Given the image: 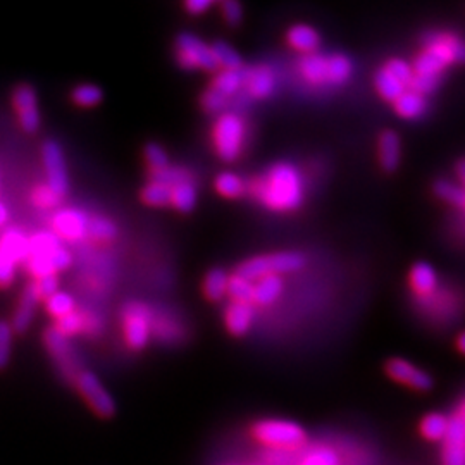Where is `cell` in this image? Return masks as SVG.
I'll list each match as a JSON object with an SVG mask.
<instances>
[{"label":"cell","instance_id":"obj_22","mask_svg":"<svg viewBox=\"0 0 465 465\" xmlns=\"http://www.w3.org/2000/svg\"><path fill=\"white\" fill-rule=\"evenodd\" d=\"M378 150H380V163H381L382 169L388 173H393L399 167L400 159H401L399 134L395 132H384L380 136Z\"/></svg>","mask_w":465,"mask_h":465},{"label":"cell","instance_id":"obj_15","mask_svg":"<svg viewBox=\"0 0 465 465\" xmlns=\"http://www.w3.org/2000/svg\"><path fill=\"white\" fill-rule=\"evenodd\" d=\"M88 223L90 219L86 214L74 209H63L55 213V216L52 219L54 230L67 240H80L84 234H88Z\"/></svg>","mask_w":465,"mask_h":465},{"label":"cell","instance_id":"obj_25","mask_svg":"<svg viewBox=\"0 0 465 465\" xmlns=\"http://www.w3.org/2000/svg\"><path fill=\"white\" fill-rule=\"evenodd\" d=\"M171 203L174 209L180 213H192L197 205V188L192 182H183V183L174 184L171 188Z\"/></svg>","mask_w":465,"mask_h":465},{"label":"cell","instance_id":"obj_47","mask_svg":"<svg viewBox=\"0 0 465 465\" xmlns=\"http://www.w3.org/2000/svg\"><path fill=\"white\" fill-rule=\"evenodd\" d=\"M35 292L38 295V299H49L54 293H57L59 290V280L55 274H49V276H44V278H38L34 282Z\"/></svg>","mask_w":465,"mask_h":465},{"label":"cell","instance_id":"obj_12","mask_svg":"<svg viewBox=\"0 0 465 465\" xmlns=\"http://www.w3.org/2000/svg\"><path fill=\"white\" fill-rule=\"evenodd\" d=\"M441 443V465H465L464 417L457 414L450 419L449 432Z\"/></svg>","mask_w":465,"mask_h":465},{"label":"cell","instance_id":"obj_9","mask_svg":"<svg viewBox=\"0 0 465 465\" xmlns=\"http://www.w3.org/2000/svg\"><path fill=\"white\" fill-rule=\"evenodd\" d=\"M152 332V319L147 307L132 303L124 309V338L128 347L143 350L147 347Z\"/></svg>","mask_w":465,"mask_h":465},{"label":"cell","instance_id":"obj_18","mask_svg":"<svg viewBox=\"0 0 465 465\" xmlns=\"http://www.w3.org/2000/svg\"><path fill=\"white\" fill-rule=\"evenodd\" d=\"M245 86L252 97L266 99L269 95H272L276 88V76L271 67H252L249 71H245Z\"/></svg>","mask_w":465,"mask_h":465},{"label":"cell","instance_id":"obj_6","mask_svg":"<svg viewBox=\"0 0 465 465\" xmlns=\"http://www.w3.org/2000/svg\"><path fill=\"white\" fill-rule=\"evenodd\" d=\"M74 384H76V390L80 391L82 399L84 400V403L94 411L95 416L100 419H113L116 416V400L107 391V388L102 384L94 372L82 371L76 376Z\"/></svg>","mask_w":465,"mask_h":465},{"label":"cell","instance_id":"obj_8","mask_svg":"<svg viewBox=\"0 0 465 465\" xmlns=\"http://www.w3.org/2000/svg\"><path fill=\"white\" fill-rule=\"evenodd\" d=\"M176 59H178V64L188 71H193V69L216 71L217 69L213 50L202 38L193 34L178 35Z\"/></svg>","mask_w":465,"mask_h":465},{"label":"cell","instance_id":"obj_23","mask_svg":"<svg viewBox=\"0 0 465 465\" xmlns=\"http://www.w3.org/2000/svg\"><path fill=\"white\" fill-rule=\"evenodd\" d=\"M326 63L328 57L319 55V54H309L300 59V74L303 80L311 84H326Z\"/></svg>","mask_w":465,"mask_h":465},{"label":"cell","instance_id":"obj_27","mask_svg":"<svg viewBox=\"0 0 465 465\" xmlns=\"http://www.w3.org/2000/svg\"><path fill=\"white\" fill-rule=\"evenodd\" d=\"M243 84H245V71H242V69H238V71H221L214 78L211 88H214L219 94H223L224 97L230 99Z\"/></svg>","mask_w":465,"mask_h":465},{"label":"cell","instance_id":"obj_39","mask_svg":"<svg viewBox=\"0 0 465 465\" xmlns=\"http://www.w3.org/2000/svg\"><path fill=\"white\" fill-rule=\"evenodd\" d=\"M152 180L157 183L166 184L169 188H173L174 184L190 182L188 173L182 167H166L161 171H152Z\"/></svg>","mask_w":465,"mask_h":465},{"label":"cell","instance_id":"obj_20","mask_svg":"<svg viewBox=\"0 0 465 465\" xmlns=\"http://www.w3.org/2000/svg\"><path fill=\"white\" fill-rule=\"evenodd\" d=\"M284 290V282L282 276H264L257 282H253V293H252V305H262L267 307L280 299Z\"/></svg>","mask_w":465,"mask_h":465},{"label":"cell","instance_id":"obj_51","mask_svg":"<svg viewBox=\"0 0 465 465\" xmlns=\"http://www.w3.org/2000/svg\"><path fill=\"white\" fill-rule=\"evenodd\" d=\"M49 261L52 267H54V271H63V269L71 266L73 257H71L69 250L59 247V249H55L50 253Z\"/></svg>","mask_w":465,"mask_h":465},{"label":"cell","instance_id":"obj_35","mask_svg":"<svg viewBox=\"0 0 465 465\" xmlns=\"http://www.w3.org/2000/svg\"><path fill=\"white\" fill-rule=\"evenodd\" d=\"M436 195L441 200H445L450 205L462 209L465 202V190L459 184L451 183V182H438L434 186Z\"/></svg>","mask_w":465,"mask_h":465},{"label":"cell","instance_id":"obj_42","mask_svg":"<svg viewBox=\"0 0 465 465\" xmlns=\"http://www.w3.org/2000/svg\"><path fill=\"white\" fill-rule=\"evenodd\" d=\"M11 351H13V328L9 322L0 321V371L9 364Z\"/></svg>","mask_w":465,"mask_h":465},{"label":"cell","instance_id":"obj_26","mask_svg":"<svg viewBox=\"0 0 465 465\" xmlns=\"http://www.w3.org/2000/svg\"><path fill=\"white\" fill-rule=\"evenodd\" d=\"M228 282L230 276L223 269H213L207 272L203 282V293L205 297L213 302H219L228 295Z\"/></svg>","mask_w":465,"mask_h":465},{"label":"cell","instance_id":"obj_33","mask_svg":"<svg viewBox=\"0 0 465 465\" xmlns=\"http://www.w3.org/2000/svg\"><path fill=\"white\" fill-rule=\"evenodd\" d=\"M216 190L226 199H238L245 193V183L232 173H221L216 178Z\"/></svg>","mask_w":465,"mask_h":465},{"label":"cell","instance_id":"obj_31","mask_svg":"<svg viewBox=\"0 0 465 465\" xmlns=\"http://www.w3.org/2000/svg\"><path fill=\"white\" fill-rule=\"evenodd\" d=\"M213 55L217 67H223V71H238L242 69V57L236 50L230 47L224 42H216L213 47Z\"/></svg>","mask_w":465,"mask_h":465},{"label":"cell","instance_id":"obj_1","mask_svg":"<svg viewBox=\"0 0 465 465\" xmlns=\"http://www.w3.org/2000/svg\"><path fill=\"white\" fill-rule=\"evenodd\" d=\"M250 188L253 197H257L274 213L297 211L305 199L303 176L297 167L288 163L267 169Z\"/></svg>","mask_w":465,"mask_h":465},{"label":"cell","instance_id":"obj_57","mask_svg":"<svg viewBox=\"0 0 465 465\" xmlns=\"http://www.w3.org/2000/svg\"><path fill=\"white\" fill-rule=\"evenodd\" d=\"M462 209H464V211H465V202H464V207H462Z\"/></svg>","mask_w":465,"mask_h":465},{"label":"cell","instance_id":"obj_10","mask_svg":"<svg viewBox=\"0 0 465 465\" xmlns=\"http://www.w3.org/2000/svg\"><path fill=\"white\" fill-rule=\"evenodd\" d=\"M44 164H45V173H47V180H49L50 190L59 195L61 199L67 193L69 182H67L66 163H64V155L63 149L59 147L57 142L49 140L44 143Z\"/></svg>","mask_w":465,"mask_h":465},{"label":"cell","instance_id":"obj_56","mask_svg":"<svg viewBox=\"0 0 465 465\" xmlns=\"http://www.w3.org/2000/svg\"><path fill=\"white\" fill-rule=\"evenodd\" d=\"M459 416L464 417L465 419V403L462 405V407H460V411H459Z\"/></svg>","mask_w":465,"mask_h":465},{"label":"cell","instance_id":"obj_7","mask_svg":"<svg viewBox=\"0 0 465 465\" xmlns=\"http://www.w3.org/2000/svg\"><path fill=\"white\" fill-rule=\"evenodd\" d=\"M28 259V240L13 228L0 236V288L13 284L17 262Z\"/></svg>","mask_w":465,"mask_h":465},{"label":"cell","instance_id":"obj_49","mask_svg":"<svg viewBox=\"0 0 465 465\" xmlns=\"http://www.w3.org/2000/svg\"><path fill=\"white\" fill-rule=\"evenodd\" d=\"M26 261H28L26 267H28L30 274L35 276L36 280L44 278V276H49V274H55L54 267L50 264L49 257H28Z\"/></svg>","mask_w":465,"mask_h":465},{"label":"cell","instance_id":"obj_2","mask_svg":"<svg viewBox=\"0 0 465 465\" xmlns=\"http://www.w3.org/2000/svg\"><path fill=\"white\" fill-rule=\"evenodd\" d=\"M465 64V42L451 34H431L426 36L424 50L412 66L414 76L440 78L450 64Z\"/></svg>","mask_w":465,"mask_h":465},{"label":"cell","instance_id":"obj_38","mask_svg":"<svg viewBox=\"0 0 465 465\" xmlns=\"http://www.w3.org/2000/svg\"><path fill=\"white\" fill-rule=\"evenodd\" d=\"M73 311H74V300L69 293L57 292L47 299V312L55 319H63L67 314H71Z\"/></svg>","mask_w":465,"mask_h":465},{"label":"cell","instance_id":"obj_4","mask_svg":"<svg viewBox=\"0 0 465 465\" xmlns=\"http://www.w3.org/2000/svg\"><path fill=\"white\" fill-rule=\"evenodd\" d=\"M245 136H247L245 121L238 114L224 113L217 117L214 130H213V142H214L217 155L224 163H232L242 155Z\"/></svg>","mask_w":465,"mask_h":465},{"label":"cell","instance_id":"obj_5","mask_svg":"<svg viewBox=\"0 0 465 465\" xmlns=\"http://www.w3.org/2000/svg\"><path fill=\"white\" fill-rule=\"evenodd\" d=\"M252 436L272 449H295L305 441V430L293 422L282 419H264L252 426Z\"/></svg>","mask_w":465,"mask_h":465},{"label":"cell","instance_id":"obj_50","mask_svg":"<svg viewBox=\"0 0 465 465\" xmlns=\"http://www.w3.org/2000/svg\"><path fill=\"white\" fill-rule=\"evenodd\" d=\"M223 15H224V19L232 26H236L242 21V17H243V9H242V5L238 2L226 0V2H223Z\"/></svg>","mask_w":465,"mask_h":465},{"label":"cell","instance_id":"obj_32","mask_svg":"<svg viewBox=\"0 0 465 465\" xmlns=\"http://www.w3.org/2000/svg\"><path fill=\"white\" fill-rule=\"evenodd\" d=\"M59 247L61 243L57 236L50 232H38L28 240V257H50V253Z\"/></svg>","mask_w":465,"mask_h":465},{"label":"cell","instance_id":"obj_45","mask_svg":"<svg viewBox=\"0 0 465 465\" xmlns=\"http://www.w3.org/2000/svg\"><path fill=\"white\" fill-rule=\"evenodd\" d=\"M300 465H338V455L331 449L312 450Z\"/></svg>","mask_w":465,"mask_h":465},{"label":"cell","instance_id":"obj_34","mask_svg":"<svg viewBox=\"0 0 465 465\" xmlns=\"http://www.w3.org/2000/svg\"><path fill=\"white\" fill-rule=\"evenodd\" d=\"M142 200L152 207L171 205V188L166 184L152 182L142 190Z\"/></svg>","mask_w":465,"mask_h":465},{"label":"cell","instance_id":"obj_3","mask_svg":"<svg viewBox=\"0 0 465 465\" xmlns=\"http://www.w3.org/2000/svg\"><path fill=\"white\" fill-rule=\"evenodd\" d=\"M305 264H307V261L302 253L278 252V253H267V255H259V257L250 259L238 267L236 274L253 282L264 276H282V274L297 272V271H302Z\"/></svg>","mask_w":465,"mask_h":465},{"label":"cell","instance_id":"obj_24","mask_svg":"<svg viewBox=\"0 0 465 465\" xmlns=\"http://www.w3.org/2000/svg\"><path fill=\"white\" fill-rule=\"evenodd\" d=\"M395 104V111L400 117L403 119H417V117L422 116L428 109V102L426 97L412 92V90H407L401 97L393 102Z\"/></svg>","mask_w":465,"mask_h":465},{"label":"cell","instance_id":"obj_46","mask_svg":"<svg viewBox=\"0 0 465 465\" xmlns=\"http://www.w3.org/2000/svg\"><path fill=\"white\" fill-rule=\"evenodd\" d=\"M55 330L61 332L63 336H66V338L67 336H73V334H76V332L84 330V317L71 312V314H67L63 319H57Z\"/></svg>","mask_w":465,"mask_h":465},{"label":"cell","instance_id":"obj_54","mask_svg":"<svg viewBox=\"0 0 465 465\" xmlns=\"http://www.w3.org/2000/svg\"><path fill=\"white\" fill-rule=\"evenodd\" d=\"M7 219H9V211H7V207L0 202V226H4V224L7 223Z\"/></svg>","mask_w":465,"mask_h":465},{"label":"cell","instance_id":"obj_52","mask_svg":"<svg viewBox=\"0 0 465 465\" xmlns=\"http://www.w3.org/2000/svg\"><path fill=\"white\" fill-rule=\"evenodd\" d=\"M184 7L190 15H202L213 7V0H190L184 4Z\"/></svg>","mask_w":465,"mask_h":465},{"label":"cell","instance_id":"obj_53","mask_svg":"<svg viewBox=\"0 0 465 465\" xmlns=\"http://www.w3.org/2000/svg\"><path fill=\"white\" fill-rule=\"evenodd\" d=\"M457 180H459V186H462L465 190V159L457 164Z\"/></svg>","mask_w":465,"mask_h":465},{"label":"cell","instance_id":"obj_21","mask_svg":"<svg viewBox=\"0 0 465 465\" xmlns=\"http://www.w3.org/2000/svg\"><path fill=\"white\" fill-rule=\"evenodd\" d=\"M286 40L293 49L305 54V55L316 54V50L321 45L319 34L312 26H307V25H297V26L290 28V32L286 35Z\"/></svg>","mask_w":465,"mask_h":465},{"label":"cell","instance_id":"obj_48","mask_svg":"<svg viewBox=\"0 0 465 465\" xmlns=\"http://www.w3.org/2000/svg\"><path fill=\"white\" fill-rule=\"evenodd\" d=\"M34 202L42 209H50V207H57L59 205L61 197L55 195L47 184H42L34 192Z\"/></svg>","mask_w":465,"mask_h":465},{"label":"cell","instance_id":"obj_29","mask_svg":"<svg viewBox=\"0 0 465 465\" xmlns=\"http://www.w3.org/2000/svg\"><path fill=\"white\" fill-rule=\"evenodd\" d=\"M450 419L443 414H430L420 422V434L428 441H443L449 432Z\"/></svg>","mask_w":465,"mask_h":465},{"label":"cell","instance_id":"obj_44","mask_svg":"<svg viewBox=\"0 0 465 465\" xmlns=\"http://www.w3.org/2000/svg\"><path fill=\"white\" fill-rule=\"evenodd\" d=\"M226 105H228V97H224L223 94H219L214 88H209V90L203 94V97H202V107H203V111H207V113H211V114H216V113L224 111Z\"/></svg>","mask_w":465,"mask_h":465},{"label":"cell","instance_id":"obj_37","mask_svg":"<svg viewBox=\"0 0 465 465\" xmlns=\"http://www.w3.org/2000/svg\"><path fill=\"white\" fill-rule=\"evenodd\" d=\"M88 234L99 242H111L117 236L116 224L105 217H94L88 223Z\"/></svg>","mask_w":465,"mask_h":465},{"label":"cell","instance_id":"obj_40","mask_svg":"<svg viewBox=\"0 0 465 465\" xmlns=\"http://www.w3.org/2000/svg\"><path fill=\"white\" fill-rule=\"evenodd\" d=\"M73 100L82 107H94L102 100V90L95 84H80L73 90Z\"/></svg>","mask_w":465,"mask_h":465},{"label":"cell","instance_id":"obj_55","mask_svg":"<svg viewBox=\"0 0 465 465\" xmlns=\"http://www.w3.org/2000/svg\"><path fill=\"white\" fill-rule=\"evenodd\" d=\"M457 347L465 355V332H462L459 338H457Z\"/></svg>","mask_w":465,"mask_h":465},{"label":"cell","instance_id":"obj_36","mask_svg":"<svg viewBox=\"0 0 465 465\" xmlns=\"http://www.w3.org/2000/svg\"><path fill=\"white\" fill-rule=\"evenodd\" d=\"M252 293H253V282L234 274L230 276L228 282V295L232 297V302L238 303H252Z\"/></svg>","mask_w":465,"mask_h":465},{"label":"cell","instance_id":"obj_14","mask_svg":"<svg viewBox=\"0 0 465 465\" xmlns=\"http://www.w3.org/2000/svg\"><path fill=\"white\" fill-rule=\"evenodd\" d=\"M45 345L50 351V355L54 357V361L57 362V366L64 371L69 380H76V376L82 372L78 371V364L74 361V353L69 347L66 336H63L55 328L47 330L45 332Z\"/></svg>","mask_w":465,"mask_h":465},{"label":"cell","instance_id":"obj_11","mask_svg":"<svg viewBox=\"0 0 465 465\" xmlns=\"http://www.w3.org/2000/svg\"><path fill=\"white\" fill-rule=\"evenodd\" d=\"M15 107L21 128L26 134H35L40 128V113L36 104V92L30 84H19L15 90Z\"/></svg>","mask_w":465,"mask_h":465},{"label":"cell","instance_id":"obj_16","mask_svg":"<svg viewBox=\"0 0 465 465\" xmlns=\"http://www.w3.org/2000/svg\"><path fill=\"white\" fill-rule=\"evenodd\" d=\"M409 284L417 299H430L438 292V276L436 271L426 262H417L411 269Z\"/></svg>","mask_w":465,"mask_h":465},{"label":"cell","instance_id":"obj_13","mask_svg":"<svg viewBox=\"0 0 465 465\" xmlns=\"http://www.w3.org/2000/svg\"><path fill=\"white\" fill-rule=\"evenodd\" d=\"M386 372L391 380L401 382V384H409L411 388H414L417 391H430L432 388L431 376L426 371L417 369L416 366H412L411 362H407L403 359L388 361Z\"/></svg>","mask_w":465,"mask_h":465},{"label":"cell","instance_id":"obj_41","mask_svg":"<svg viewBox=\"0 0 465 465\" xmlns=\"http://www.w3.org/2000/svg\"><path fill=\"white\" fill-rule=\"evenodd\" d=\"M384 69L393 76L397 78L400 84H403L405 88H409L412 84V78H414V71L412 66L409 63H405L403 59H391L388 61V64L384 66Z\"/></svg>","mask_w":465,"mask_h":465},{"label":"cell","instance_id":"obj_17","mask_svg":"<svg viewBox=\"0 0 465 465\" xmlns=\"http://www.w3.org/2000/svg\"><path fill=\"white\" fill-rule=\"evenodd\" d=\"M255 319V309L252 303L232 302L224 312V322L232 336H243L250 331Z\"/></svg>","mask_w":465,"mask_h":465},{"label":"cell","instance_id":"obj_43","mask_svg":"<svg viewBox=\"0 0 465 465\" xmlns=\"http://www.w3.org/2000/svg\"><path fill=\"white\" fill-rule=\"evenodd\" d=\"M145 159H147L152 171H161V169L169 167L166 150L163 149L159 143H149L145 147Z\"/></svg>","mask_w":465,"mask_h":465},{"label":"cell","instance_id":"obj_28","mask_svg":"<svg viewBox=\"0 0 465 465\" xmlns=\"http://www.w3.org/2000/svg\"><path fill=\"white\" fill-rule=\"evenodd\" d=\"M351 74V63L349 57L336 54L328 57L326 63V84H343L350 78Z\"/></svg>","mask_w":465,"mask_h":465},{"label":"cell","instance_id":"obj_30","mask_svg":"<svg viewBox=\"0 0 465 465\" xmlns=\"http://www.w3.org/2000/svg\"><path fill=\"white\" fill-rule=\"evenodd\" d=\"M374 84H376V90L380 92V95L388 102H395L407 92V88L400 84L397 78H393L384 67L376 74Z\"/></svg>","mask_w":465,"mask_h":465},{"label":"cell","instance_id":"obj_19","mask_svg":"<svg viewBox=\"0 0 465 465\" xmlns=\"http://www.w3.org/2000/svg\"><path fill=\"white\" fill-rule=\"evenodd\" d=\"M36 302H38V295L35 292L34 284H30L25 290V293L21 295L19 305H17L16 312H15V317H13V324H11L13 331L19 332V334L28 331V328L34 322Z\"/></svg>","mask_w":465,"mask_h":465}]
</instances>
